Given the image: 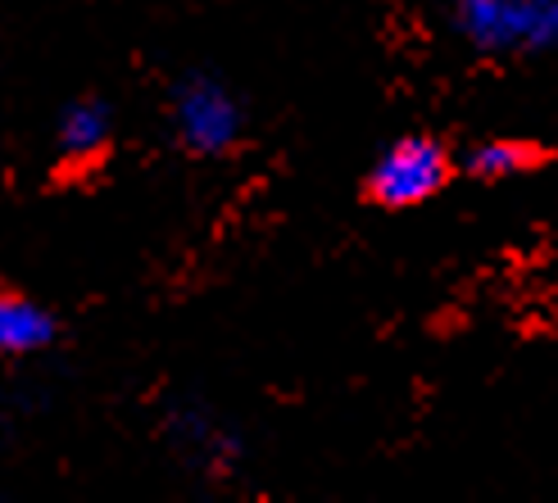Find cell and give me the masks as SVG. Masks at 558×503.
I'll list each match as a JSON object with an SVG mask.
<instances>
[{
    "mask_svg": "<svg viewBox=\"0 0 558 503\" xmlns=\"http://www.w3.org/2000/svg\"><path fill=\"white\" fill-rule=\"evenodd\" d=\"M459 182V155L436 132H404L364 168L354 195L364 209L377 213H409L440 200Z\"/></svg>",
    "mask_w": 558,
    "mask_h": 503,
    "instance_id": "7a4b0ae2",
    "label": "cell"
},
{
    "mask_svg": "<svg viewBox=\"0 0 558 503\" xmlns=\"http://www.w3.org/2000/svg\"><path fill=\"white\" fill-rule=\"evenodd\" d=\"M454 33L495 60L549 54L558 41V0H450Z\"/></svg>",
    "mask_w": 558,
    "mask_h": 503,
    "instance_id": "3957f363",
    "label": "cell"
},
{
    "mask_svg": "<svg viewBox=\"0 0 558 503\" xmlns=\"http://www.w3.org/2000/svg\"><path fill=\"white\" fill-rule=\"evenodd\" d=\"M64 341V318L46 299L0 277V358H33Z\"/></svg>",
    "mask_w": 558,
    "mask_h": 503,
    "instance_id": "5b68a950",
    "label": "cell"
},
{
    "mask_svg": "<svg viewBox=\"0 0 558 503\" xmlns=\"http://www.w3.org/2000/svg\"><path fill=\"white\" fill-rule=\"evenodd\" d=\"M119 142L114 100L100 91H77L54 119V155H50V191H87L105 177Z\"/></svg>",
    "mask_w": 558,
    "mask_h": 503,
    "instance_id": "277c9868",
    "label": "cell"
},
{
    "mask_svg": "<svg viewBox=\"0 0 558 503\" xmlns=\"http://www.w3.org/2000/svg\"><path fill=\"white\" fill-rule=\"evenodd\" d=\"M459 155V177L477 182V186H499V182H513L526 173H541L558 159V150L541 136H482Z\"/></svg>",
    "mask_w": 558,
    "mask_h": 503,
    "instance_id": "8992f818",
    "label": "cell"
},
{
    "mask_svg": "<svg viewBox=\"0 0 558 503\" xmlns=\"http://www.w3.org/2000/svg\"><path fill=\"white\" fill-rule=\"evenodd\" d=\"M169 132L186 159H232L250 142V100L209 64L182 69L169 87Z\"/></svg>",
    "mask_w": 558,
    "mask_h": 503,
    "instance_id": "6da1fadb",
    "label": "cell"
}]
</instances>
